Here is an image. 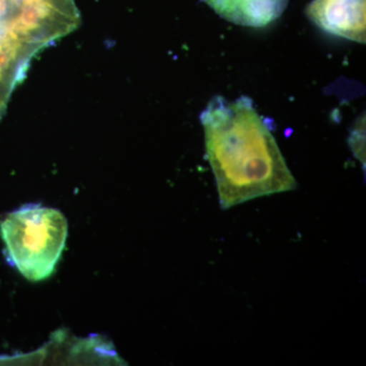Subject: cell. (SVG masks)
<instances>
[{
	"instance_id": "1",
	"label": "cell",
	"mask_w": 366,
	"mask_h": 366,
	"mask_svg": "<svg viewBox=\"0 0 366 366\" xmlns=\"http://www.w3.org/2000/svg\"><path fill=\"white\" fill-rule=\"evenodd\" d=\"M201 122L221 208L296 189L297 182L252 99L242 96L230 102L216 96Z\"/></svg>"
},
{
	"instance_id": "2",
	"label": "cell",
	"mask_w": 366,
	"mask_h": 366,
	"mask_svg": "<svg viewBox=\"0 0 366 366\" xmlns=\"http://www.w3.org/2000/svg\"><path fill=\"white\" fill-rule=\"evenodd\" d=\"M79 21L74 0H0V119L35 55Z\"/></svg>"
},
{
	"instance_id": "3",
	"label": "cell",
	"mask_w": 366,
	"mask_h": 366,
	"mask_svg": "<svg viewBox=\"0 0 366 366\" xmlns=\"http://www.w3.org/2000/svg\"><path fill=\"white\" fill-rule=\"evenodd\" d=\"M67 221L61 212L28 204L11 212L0 223L7 261L26 280L49 278L67 239Z\"/></svg>"
},
{
	"instance_id": "4",
	"label": "cell",
	"mask_w": 366,
	"mask_h": 366,
	"mask_svg": "<svg viewBox=\"0 0 366 366\" xmlns=\"http://www.w3.org/2000/svg\"><path fill=\"white\" fill-rule=\"evenodd\" d=\"M307 16L325 32L365 43V0H314Z\"/></svg>"
},
{
	"instance_id": "5",
	"label": "cell",
	"mask_w": 366,
	"mask_h": 366,
	"mask_svg": "<svg viewBox=\"0 0 366 366\" xmlns=\"http://www.w3.org/2000/svg\"><path fill=\"white\" fill-rule=\"evenodd\" d=\"M219 16L235 25L264 28L285 11L289 0H203Z\"/></svg>"
}]
</instances>
